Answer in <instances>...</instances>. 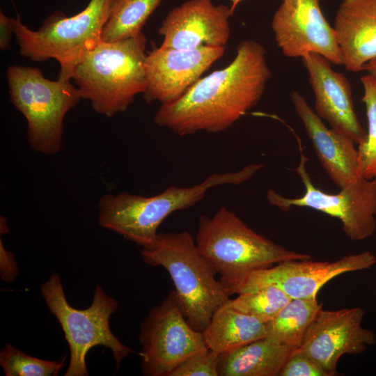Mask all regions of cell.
Segmentation results:
<instances>
[{"mask_svg": "<svg viewBox=\"0 0 376 376\" xmlns=\"http://www.w3.org/2000/svg\"><path fill=\"white\" fill-rule=\"evenodd\" d=\"M162 0H113L101 40L114 42L141 33L146 21Z\"/></svg>", "mask_w": 376, "mask_h": 376, "instance_id": "obj_22", "label": "cell"}, {"mask_svg": "<svg viewBox=\"0 0 376 376\" xmlns=\"http://www.w3.org/2000/svg\"><path fill=\"white\" fill-rule=\"evenodd\" d=\"M219 356L206 348L186 359L169 376H219Z\"/></svg>", "mask_w": 376, "mask_h": 376, "instance_id": "obj_26", "label": "cell"}, {"mask_svg": "<svg viewBox=\"0 0 376 376\" xmlns=\"http://www.w3.org/2000/svg\"><path fill=\"white\" fill-rule=\"evenodd\" d=\"M231 3V6L230 7V10L232 13H234V10H235L237 5L242 1V0H230Z\"/></svg>", "mask_w": 376, "mask_h": 376, "instance_id": "obj_32", "label": "cell"}, {"mask_svg": "<svg viewBox=\"0 0 376 376\" xmlns=\"http://www.w3.org/2000/svg\"><path fill=\"white\" fill-rule=\"evenodd\" d=\"M225 47L194 49L154 47L146 55L145 100L161 104L180 99L201 75L222 57Z\"/></svg>", "mask_w": 376, "mask_h": 376, "instance_id": "obj_14", "label": "cell"}, {"mask_svg": "<svg viewBox=\"0 0 376 376\" xmlns=\"http://www.w3.org/2000/svg\"><path fill=\"white\" fill-rule=\"evenodd\" d=\"M363 70L376 78V58L365 64Z\"/></svg>", "mask_w": 376, "mask_h": 376, "instance_id": "obj_30", "label": "cell"}, {"mask_svg": "<svg viewBox=\"0 0 376 376\" xmlns=\"http://www.w3.org/2000/svg\"><path fill=\"white\" fill-rule=\"evenodd\" d=\"M375 263L376 258L369 251L345 256L333 262L291 260L250 272L223 284L230 295L273 285L291 299L312 298L317 297L320 290L337 276L370 269Z\"/></svg>", "mask_w": 376, "mask_h": 376, "instance_id": "obj_11", "label": "cell"}, {"mask_svg": "<svg viewBox=\"0 0 376 376\" xmlns=\"http://www.w3.org/2000/svg\"><path fill=\"white\" fill-rule=\"evenodd\" d=\"M202 334L207 348L221 355L266 337L267 329L265 323L224 304Z\"/></svg>", "mask_w": 376, "mask_h": 376, "instance_id": "obj_20", "label": "cell"}, {"mask_svg": "<svg viewBox=\"0 0 376 376\" xmlns=\"http://www.w3.org/2000/svg\"><path fill=\"white\" fill-rule=\"evenodd\" d=\"M290 97L321 166L334 183L341 189L359 179L355 143L328 128L299 92L292 91Z\"/></svg>", "mask_w": 376, "mask_h": 376, "instance_id": "obj_17", "label": "cell"}, {"mask_svg": "<svg viewBox=\"0 0 376 376\" xmlns=\"http://www.w3.org/2000/svg\"><path fill=\"white\" fill-rule=\"evenodd\" d=\"M65 357L49 361L28 355L8 344L0 352V365L6 376H56L62 369Z\"/></svg>", "mask_w": 376, "mask_h": 376, "instance_id": "obj_25", "label": "cell"}, {"mask_svg": "<svg viewBox=\"0 0 376 376\" xmlns=\"http://www.w3.org/2000/svg\"><path fill=\"white\" fill-rule=\"evenodd\" d=\"M143 261L162 267L175 286L179 306L189 324L203 332L214 312L230 298L226 287L216 279V272L198 250L187 231L158 233L141 246Z\"/></svg>", "mask_w": 376, "mask_h": 376, "instance_id": "obj_2", "label": "cell"}, {"mask_svg": "<svg viewBox=\"0 0 376 376\" xmlns=\"http://www.w3.org/2000/svg\"><path fill=\"white\" fill-rule=\"evenodd\" d=\"M263 167L253 164L237 171L213 173L192 187L171 186L150 197L128 192L104 194L98 203V223L127 240L145 246L155 238L159 226L170 214L195 205L214 187L244 182Z\"/></svg>", "mask_w": 376, "mask_h": 376, "instance_id": "obj_3", "label": "cell"}, {"mask_svg": "<svg viewBox=\"0 0 376 376\" xmlns=\"http://www.w3.org/2000/svg\"><path fill=\"white\" fill-rule=\"evenodd\" d=\"M112 4L113 0H90L82 11L70 17L56 11L37 31L13 18L20 54L35 61L56 59L60 64L58 78L72 79L76 66L102 41Z\"/></svg>", "mask_w": 376, "mask_h": 376, "instance_id": "obj_6", "label": "cell"}, {"mask_svg": "<svg viewBox=\"0 0 376 376\" xmlns=\"http://www.w3.org/2000/svg\"><path fill=\"white\" fill-rule=\"evenodd\" d=\"M364 315L365 311L359 306L335 311L322 308L296 350L314 361L328 376L336 375L343 355L361 354L376 343L374 331L361 326Z\"/></svg>", "mask_w": 376, "mask_h": 376, "instance_id": "obj_12", "label": "cell"}, {"mask_svg": "<svg viewBox=\"0 0 376 376\" xmlns=\"http://www.w3.org/2000/svg\"><path fill=\"white\" fill-rule=\"evenodd\" d=\"M230 7L214 5L212 0H188L173 8L158 32L161 47L194 49L203 47H225L230 35Z\"/></svg>", "mask_w": 376, "mask_h": 376, "instance_id": "obj_15", "label": "cell"}, {"mask_svg": "<svg viewBox=\"0 0 376 376\" xmlns=\"http://www.w3.org/2000/svg\"><path fill=\"white\" fill-rule=\"evenodd\" d=\"M300 161L295 171L305 188L299 198H286L270 189L267 193L269 203L281 211L292 207H308L338 219L344 233L351 240H362L370 237L376 228V185L360 178L340 189L336 194L327 193L314 186L306 171L308 160L299 141Z\"/></svg>", "mask_w": 376, "mask_h": 376, "instance_id": "obj_9", "label": "cell"}, {"mask_svg": "<svg viewBox=\"0 0 376 376\" xmlns=\"http://www.w3.org/2000/svg\"><path fill=\"white\" fill-rule=\"evenodd\" d=\"M334 29L347 71H362L376 58V0H343Z\"/></svg>", "mask_w": 376, "mask_h": 376, "instance_id": "obj_18", "label": "cell"}, {"mask_svg": "<svg viewBox=\"0 0 376 376\" xmlns=\"http://www.w3.org/2000/svg\"><path fill=\"white\" fill-rule=\"evenodd\" d=\"M0 47L5 50L10 48V39L13 29V18L8 17L2 12L0 13Z\"/></svg>", "mask_w": 376, "mask_h": 376, "instance_id": "obj_29", "label": "cell"}, {"mask_svg": "<svg viewBox=\"0 0 376 376\" xmlns=\"http://www.w3.org/2000/svg\"><path fill=\"white\" fill-rule=\"evenodd\" d=\"M139 340L141 372L146 376H169L189 357L207 348L202 332L184 316L174 290L148 312Z\"/></svg>", "mask_w": 376, "mask_h": 376, "instance_id": "obj_10", "label": "cell"}, {"mask_svg": "<svg viewBox=\"0 0 376 376\" xmlns=\"http://www.w3.org/2000/svg\"><path fill=\"white\" fill-rule=\"evenodd\" d=\"M146 43L142 32L114 42L101 41L76 66L72 79L95 111L113 116L145 92Z\"/></svg>", "mask_w": 376, "mask_h": 376, "instance_id": "obj_4", "label": "cell"}, {"mask_svg": "<svg viewBox=\"0 0 376 376\" xmlns=\"http://www.w3.org/2000/svg\"><path fill=\"white\" fill-rule=\"evenodd\" d=\"M195 241L222 283L283 261L311 258L309 254L287 249L255 232L225 206L212 217H199Z\"/></svg>", "mask_w": 376, "mask_h": 376, "instance_id": "obj_5", "label": "cell"}, {"mask_svg": "<svg viewBox=\"0 0 376 376\" xmlns=\"http://www.w3.org/2000/svg\"><path fill=\"white\" fill-rule=\"evenodd\" d=\"M265 54L257 41H241L228 66L201 77L178 100L161 104L154 123L179 136L226 130L261 99L271 77Z\"/></svg>", "mask_w": 376, "mask_h": 376, "instance_id": "obj_1", "label": "cell"}, {"mask_svg": "<svg viewBox=\"0 0 376 376\" xmlns=\"http://www.w3.org/2000/svg\"><path fill=\"white\" fill-rule=\"evenodd\" d=\"M279 376H328L325 371L308 356L295 350Z\"/></svg>", "mask_w": 376, "mask_h": 376, "instance_id": "obj_27", "label": "cell"}, {"mask_svg": "<svg viewBox=\"0 0 376 376\" xmlns=\"http://www.w3.org/2000/svg\"><path fill=\"white\" fill-rule=\"evenodd\" d=\"M19 274L18 267L13 254L8 251L0 240V275L6 282L13 281Z\"/></svg>", "mask_w": 376, "mask_h": 376, "instance_id": "obj_28", "label": "cell"}, {"mask_svg": "<svg viewBox=\"0 0 376 376\" xmlns=\"http://www.w3.org/2000/svg\"><path fill=\"white\" fill-rule=\"evenodd\" d=\"M0 232L3 235L8 232V226L7 225V220L4 217L1 216L0 219Z\"/></svg>", "mask_w": 376, "mask_h": 376, "instance_id": "obj_31", "label": "cell"}, {"mask_svg": "<svg viewBox=\"0 0 376 376\" xmlns=\"http://www.w3.org/2000/svg\"><path fill=\"white\" fill-rule=\"evenodd\" d=\"M361 81L368 127L365 140L358 145V175L376 185V78L367 74Z\"/></svg>", "mask_w": 376, "mask_h": 376, "instance_id": "obj_24", "label": "cell"}, {"mask_svg": "<svg viewBox=\"0 0 376 376\" xmlns=\"http://www.w3.org/2000/svg\"><path fill=\"white\" fill-rule=\"evenodd\" d=\"M272 29L278 47L287 57L319 54L343 65L336 33L321 11L319 0H283L273 15Z\"/></svg>", "mask_w": 376, "mask_h": 376, "instance_id": "obj_13", "label": "cell"}, {"mask_svg": "<svg viewBox=\"0 0 376 376\" xmlns=\"http://www.w3.org/2000/svg\"><path fill=\"white\" fill-rule=\"evenodd\" d=\"M295 349L268 337L219 356V376H279Z\"/></svg>", "mask_w": 376, "mask_h": 376, "instance_id": "obj_19", "label": "cell"}, {"mask_svg": "<svg viewBox=\"0 0 376 376\" xmlns=\"http://www.w3.org/2000/svg\"><path fill=\"white\" fill-rule=\"evenodd\" d=\"M301 59L315 94V112L331 129L359 145L365 140L367 132L354 111L349 80L334 71L331 62L319 54L309 53Z\"/></svg>", "mask_w": 376, "mask_h": 376, "instance_id": "obj_16", "label": "cell"}, {"mask_svg": "<svg viewBox=\"0 0 376 376\" xmlns=\"http://www.w3.org/2000/svg\"><path fill=\"white\" fill-rule=\"evenodd\" d=\"M291 300L279 288L271 285L239 294L225 304L263 323L271 321Z\"/></svg>", "mask_w": 376, "mask_h": 376, "instance_id": "obj_23", "label": "cell"}, {"mask_svg": "<svg viewBox=\"0 0 376 376\" xmlns=\"http://www.w3.org/2000/svg\"><path fill=\"white\" fill-rule=\"evenodd\" d=\"M45 302L64 333L70 350V363L65 376H88L86 357L95 346L111 350L116 368L133 350L111 331L109 319L118 306V301L97 285L91 306L77 309L68 301L60 276L53 272L40 285Z\"/></svg>", "mask_w": 376, "mask_h": 376, "instance_id": "obj_7", "label": "cell"}, {"mask_svg": "<svg viewBox=\"0 0 376 376\" xmlns=\"http://www.w3.org/2000/svg\"><path fill=\"white\" fill-rule=\"evenodd\" d=\"M322 308L317 297L291 299L269 322L267 336L297 349L318 311Z\"/></svg>", "mask_w": 376, "mask_h": 376, "instance_id": "obj_21", "label": "cell"}, {"mask_svg": "<svg viewBox=\"0 0 376 376\" xmlns=\"http://www.w3.org/2000/svg\"><path fill=\"white\" fill-rule=\"evenodd\" d=\"M6 76L10 102L27 121L31 149L44 155L58 152L65 116L81 98L77 87L68 79H48L33 67L10 66Z\"/></svg>", "mask_w": 376, "mask_h": 376, "instance_id": "obj_8", "label": "cell"}]
</instances>
